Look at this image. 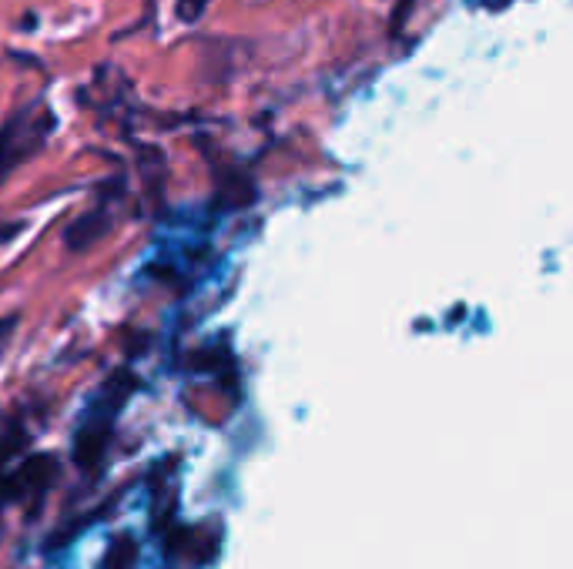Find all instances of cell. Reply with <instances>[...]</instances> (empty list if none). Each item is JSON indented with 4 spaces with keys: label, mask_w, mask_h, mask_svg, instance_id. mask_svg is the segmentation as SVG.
<instances>
[{
    "label": "cell",
    "mask_w": 573,
    "mask_h": 569,
    "mask_svg": "<svg viewBox=\"0 0 573 569\" xmlns=\"http://www.w3.org/2000/svg\"><path fill=\"white\" fill-rule=\"evenodd\" d=\"M51 131L54 114L44 104H27L4 121V128H0V185L44 148Z\"/></svg>",
    "instance_id": "6da1fadb"
},
{
    "label": "cell",
    "mask_w": 573,
    "mask_h": 569,
    "mask_svg": "<svg viewBox=\"0 0 573 569\" xmlns=\"http://www.w3.org/2000/svg\"><path fill=\"white\" fill-rule=\"evenodd\" d=\"M128 392H135V389H124L118 395H111V399L104 402V412L101 409H91L88 422H84L81 432H78V439H74V459H78V466L88 469V466H98V462H101L104 449H108V442H111L114 409H121V402H124V395H128Z\"/></svg>",
    "instance_id": "7a4b0ae2"
},
{
    "label": "cell",
    "mask_w": 573,
    "mask_h": 569,
    "mask_svg": "<svg viewBox=\"0 0 573 569\" xmlns=\"http://www.w3.org/2000/svg\"><path fill=\"white\" fill-rule=\"evenodd\" d=\"M108 231H111L108 211H91V215L78 218L68 231H64V241H68L71 252H84V248L94 245V241H101Z\"/></svg>",
    "instance_id": "3957f363"
},
{
    "label": "cell",
    "mask_w": 573,
    "mask_h": 569,
    "mask_svg": "<svg viewBox=\"0 0 573 569\" xmlns=\"http://www.w3.org/2000/svg\"><path fill=\"white\" fill-rule=\"evenodd\" d=\"M24 442H27V432L21 422L0 412V466H4L7 459H14V452L21 449Z\"/></svg>",
    "instance_id": "277c9868"
},
{
    "label": "cell",
    "mask_w": 573,
    "mask_h": 569,
    "mask_svg": "<svg viewBox=\"0 0 573 569\" xmlns=\"http://www.w3.org/2000/svg\"><path fill=\"white\" fill-rule=\"evenodd\" d=\"M14 332H17V315L0 318V359H4L7 345H11V339H14Z\"/></svg>",
    "instance_id": "5b68a950"
},
{
    "label": "cell",
    "mask_w": 573,
    "mask_h": 569,
    "mask_svg": "<svg viewBox=\"0 0 573 569\" xmlns=\"http://www.w3.org/2000/svg\"><path fill=\"white\" fill-rule=\"evenodd\" d=\"M416 0H396V7H393V34L403 31V24H406V17H409V7H413Z\"/></svg>",
    "instance_id": "8992f818"
}]
</instances>
